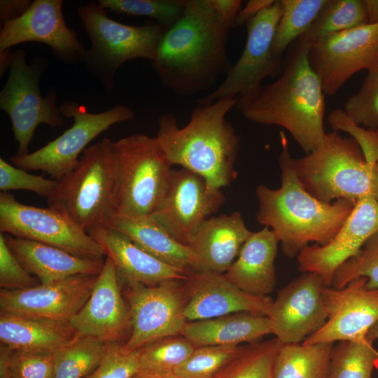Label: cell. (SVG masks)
I'll list each match as a JSON object with an SVG mask.
<instances>
[{
	"instance_id": "obj_1",
	"label": "cell",
	"mask_w": 378,
	"mask_h": 378,
	"mask_svg": "<svg viewBox=\"0 0 378 378\" xmlns=\"http://www.w3.org/2000/svg\"><path fill=\"white\" fill-rule=\"evenodd\" d=\"M230 27L211 0H186L184 13L167 28L152 62L160 82L180 96L211 88L230 69Z\"/></svg>"
},
{
	"instance_id": "obj_2",
	"label": "cell",
	"mask_w": 378,
	"mask_h": 378,
	"mask_svg": "<svg viewBox=\"0 0 378 378\" xmlns=\"http://www.w3.org/2000/svg\"><path fill=\"white\" fill-rule=\"evenodd\" d=\"M280 135L279 164L281 184L277 189L262 184L257 186L256 220L274 232L283 253L293 258L309 243L325 246L331 241L356 202L340 199L326 203L309 194L291 167V155L285 135L282 132Z\"/></svg>"
},
{
	"instance_id": "obj_3",
	"label": "cell",
	"mask_w": 378,
	"mask_h": 378,
	"mask_svg": "<svg viewBox=\"0 0 378 378\" xmlns=\"http://www.w3.org/2000/svg\"><path fill=\"white\" fill-rule=\"evenodd\" d=\"M309 50L297 41L279 78L237 99L236 104L252 122L286 129L305 154L316 150L326 135L325 94L309 63Z\"/></svg>"
},
{
	"instance_id": "obj_4",
	"label": "cell",
	"mask_w": 378,
	"mask_h": 378,
	"mask_svg": "<svg viewBox=\"0 0 378 378\" xmlns=\"http://www.w3.org/2000/svg\"><path fill=\"white\" fill-rule=\"evenodd\" d=\"M237 102L226 97L197 104L183 127L173 114L160 115L156 137L171 165L198 174L214 189L229 186L237 177L239 138L226 115Z\"/></svg>"
},
{
	"instance_id": "obj_5",
	"label": "cell",
	"mask_w": 378,
	"mask_h": 378,
	"mask_svg": "<svg viewBox=\"0 0 378 378\" xmlns=\"http://www.w3.org/2000/svg\"><path fill=\"white\" fill-rule=\"evenodd\" d=\"M290 162L304 188L326 203L345 199L356 202L370 195L378 202V162L365 160L351 137L326 133L320 146Z\"/></svg>"
},
{
	"instance_id": "obj_6",
	"label": "cell",
	"mask_w": 378,
	"mask_h": 378,
	"mask_svg": "<svg viewBox=\"0 0 378 378\" xmlns=\"http://www.w3.org/2000/svg\"><path fill=\"white\" fill-rule=\"evenodd\" d=\"M113 141L104 139L86 148L66 176L59 181L48 205L65 213L84 230L105 226L115 214L118 167Z\"/></svg>"
},
{
	"instance_id": "obj_7",
	"label": "cell",
	"mask_w": 378,
	"mask_h": 378,
	"mask_svg": "<svg viewBox=\"0 0 378 378\" xmlns=\"http://www.w3.org/2000/svg\"><path fill=\"white\" fill-rule=\"evenodd\" d=\"M77 13L91 43L83 62L108 92L113 91L114 76L124 63L139 58L154 60L167 29L158 22L138 26L118 22L95 3L78 7Z\"/></svg>"
},
{
	"instance_id": "obj_8",
	"label": "cell",
	"mask_w": 378,
	"mask_h": 378,
	"mask_svg": "<svg viewBox=\"0 0 378 378\" xmlns=\"http://www.w3.org/2000/svg\"><path fill=\"white\" fill-rule=\"evenodd\" d=\"M118 167L115 214L150 217L166 192L172 165L156 136L135 134L113 141Z\"/></svg>"
},
{
	"instance_id": "obj_9",
	"label": "cell",
	"mask_w": 378,
	"mask_h": 378,
	"mask_svg": "<svg viewBox=\"0 0 378 378\" xmlns=\"http://www.w3.org/2000/svg\"><path fill=\"white\" fill-rule=\"evenodd\" d=\"M62 115L74 119L73 125L39 149L25 155L10 157L13 165L26 170H40L50 178L60 181L77 164L79 155L97 136L113 125L132 120V109L118 104L101 113H92L76 102H66L59 107Z\"/></svg>"
},
{
	"instance_id": "obj_10",
	"label": "cell",
	"mask_w": 378,
	"mask_h": 378,
	"mask_svg": "<svg viewBox=\"0 0 378 378\" xmlns=\"http://www.w3.org/2000/svg\"><path fill=\"white\" fill-rule=\"evenodd\" d=\"M0 232L55 246L80 258L104 260L100 246L65 213L54 206L22 204L8 192L0 193Z\"/></svg>"
},
{
	"instance_id": "obj_11",
	"label": "cell",
	"mask_w": 378,
	"mask_h": 378,
	"mask_svg": "<svg viewBox=\"0 0 378 378\" xmlns=\"http://www.w3.org/2000/svg\"><path fill=\"white\" fill-rule=\"evenodd\" d=\"M41 73L40 68L27 63L22 49L13 52L9 76L0 92V108L11 120L19 155L29 153V146L40 124L59 127L64 123L56 105V92L52 90L45 97L41 94Z\"/></svg>"
},
{
	"instance_id": "obj_12",
	"label": "cell",
	"mask_w": 378,
	"mask_h": 378,
	"mask_svg": "<svg viewBox=\"0 0 378 378\" xmlns=\"http://www.w3.org/2000/svg\"><path fill=\"white\" fill-rule=\"evenodd\" d=\"M281 15V1L248 20L246 41L241 55L232 65L222 83L211 93L197 100V104H211L219 99L246 97L262 86L267 77L281 74L282 60L273 53L276 27Z\"/></svg>"
},
{
	"instance_id": "obj_13",
	"label": "cell",
	"mask_w": 378,
	"mask_h": 378,
	"mask_svg": "<svg viewBox=\"0 0 378 378\" xmlns=\"http://www.w3.org/2000/svg\"><path fill=\"white\" fill-rule=\"evenodd\" d=\"M183 281L155 286L127 284L131 334L121 350L131 353L158 340L180 335L187 320Z\"/></svg>"
},
{
	"instance_id": "obj_14",
	"label": "cell",
	"mask_w": 378,
	"mask_h": 378,
	"mask_svg": "<svg viewBox=\"0 0 378 378\" xmlns=\"http://www.w3.org/2000/svg\"><path fill=\"white\" fill-rule=\"evenodd\" d=\"M225 201L221 190L209 187L202 176L185 168L172 169L164 196L150 217L188 246L200 226Z\"/></svg>"
},
{
	"instance_id": "obj_15",
	"label": "cell",
	"mask_w": 378,
	"mask_h": 378,
	"mask_svg": "<svg viewBox=\"0 0 378 378\" xmlns=\"http://www.w3.org/2000/svg\"><path fill=\"white\" fill-rule=\"evenodd\" d=\"M308 57L324 94L332 95L356 73L378 64V23L326 36L309 48Z\"/></svg>"
},
{
	"instance_id": "obj_16",
	"label": "cell",
	"mask_w": 378,
	"mask_h": 378,
	"mask_svg": "<svg viewBox=\"0 0 378 378\" xmlns=\"http://www.w3.org/2000/svg\"><path fill=\"white\" fill-rule=\"evenodd\" d=\"M62 0H34L19 18L4 22L0 30V52L27 42L42 43L64 62H83L86 50L66 25Z\"/></svg>"
},
{
	"instance_id": "obj_17",
	"label": "cell",
	"mask_w": 378,
	"mask_h": 378,
	"mask_svg": "<svg viewBox=\"0 0 378 378\" xmlns=\"http://www.w3.org/2000/svg\"><path fill=\"white\" fill-rule=\"evenodd\" d=\"M367 279L356 278L344 287L325 286L323 300L327 321L303 344L335 342L365 337L378 321V288H368Z\"/></svg>"
},
{
	"instance_id": "obj_18",
	"label": "cell",
	"mask_w": 378,
	"mask_h": 378,
	"mask_svg": "<svg viewBox=\"0 0 378 378\" xmlns=\"http://www.w3.org/2000/svg\"><path fill=\"white\" fill-rule=\"evenodd\" d=\"M323 279L302 272L281 288L273 300L268 317L272 334L282 344H298L319 330L327 321Z\"/></svg>"
},
{
	"instance_id": "obj_19",
	"label": "cell",
	"mask_w": 378,
	"mask_h": 378,
	"mask_svg": "<svg viewBox=\"0 0 378 378\" xmlns=\"http://www.w3.org/2000/svg\"><path fill=\"white\" fill-rule=\"evenodd\" d=\"M377 230L378 202L372 196L362 197L331 241L325 246L309 245L300 252L298 270L314 273L323 279L326 286H331L337 269L356 255Z\"/></svg>"
},
{
	"instance_id": "obj_20",
	"label": "cell",
	"mask_w": 378,
	"mask_h": 378,
	"mask_svg": "<svg viewBox=\"0 0 378 378\" xmlns=\"http://www.w3.org/2000/svg\"><path fill=\"white\" fill-rule=\"evenodd\" d=\"M97 276L77 274L23 290L1 289V313L69 322L88 300Z\"/></svg>"
},
{
	"instance_id": "obj_21",
	"label": "cell",
	"mask_w": 378,
	"mask_h": 378,
	"mask_svg": "<svg viewBox=\"0 0 378 378\" xmlns=\"http://www.w3.org/2000/svg\"><path fill=\"white\" fill-rule=\"evenodd\" d=\"M184 282V315L190 321L238 312L267 316L274 300L270 296L255 295L241 290L223 274L195 272Z\"/></svg>"
},
{
	"instance_id": "obj_22",
	"label": "cell",
	"mask_w": 378,
	"mask_h": 378,
	"mask_svg": "<svg viewBox=\"0 0 378 378\" xmlns=\"http://www.w3.org/2000/svg\"><path fill=\"white\" fill-rule=\"evenodd\" d=\"M119 279L113 262L106 257L90 296L68 322L76 335L120 343L130 326V315L121 295Z\"/></svg>"
},
{
	"instance_id": "obj_23",
	"label": "cell",
	"mask_w": 378,
	"mask_h": 378,
	"mask_svg": "<svg viewBox=\"0 0 378 378\" xmlns=\"http://www.w3.org/2000/svg\"><path fill=\"white\" fill-rule=\"evenodd\" d=\"M114 263L119 278L127 284L155 286L171 281H186L190 273L166 264L114 229L95 226L86 230Z\"/></svg>"
},
{
	"instance_id": "obj_24",
	"label": "cell",
	"mask_w": 378,
	"mask_h": 378,
	"mask_svg": "<svg viewBox=\"0 0 378 378\" xmlns=\"http://www.w3.org/2000/svg\"><path fill=\"white\" fill-rule=\"evenodd\" d=\"M252 233L241 214L232 212L207 218L193 234L188 246L202 271L224 274Z\"/></svg>"
},
{
	"instance_id": "obj_25",
	"label": "cell",
	"mask_w": 378,
	"mask_h": 378,
	"mask_svg": "<svg viewBox=\"0 0 378 378\" xmlns=\"http://www.w3.org/2000/svg\"><path fill=\"white\" fill-rule=\"evenodd\" d=\"M2 234L21 265L36 277L41 284H49L77 274L99 275L105 261L80 258L55 246Z\"/></svg>"
},
{
	"instance_id": "obj_26",
	"label": "cell",
	"mask_w": 378,
	"mask_h": 378,
	"mask_svg": "<svg viewBox=\"0 0 378 378\" xmlns=\"http://www.w3.org/2000/svg\"><path fill=\"white\" fill-rule=\"evenodd\" d=\"M279 243L274 232L267 227L253 232L224 276L248 293L268 296L276 284L274 261Z\"/></svg>"
},
{
	"instance_id": "obj_27",
	"label": "cell",
	"mask_w": 378,
	"mask_h": 378,
	"mask_svg": "<svg viewBox=\"0 0 378 378\" xmlns=\"http://www.w3.org/2000/svg\"><path fill=\"white\" fill-rule=\"evenodd\" d=\"M104 227L122 232L139 247L166 264L189 273L202 271L188 246L173 238L150 217L115 214Z\"/></svg>"
},
{
	"instance_id": "obj_28",
	"label": "cell",
	"mask_w": 378,
	"mask_h": 378,
	"mask_svg": "<svg viewBox=\"0 0 378 378\" xmlns=\"http://www.w3.org/2000/svg\"><path fill=\"white\" fill-rule=\"evenodd\" d=\"M271 333L272 323L268 316L238 312L186 322L180 335L199 347L250 344Z\"/></svg>"
},
{
	"instance_id": "obj_29",
	"label": "cell",
	"mask_w": 378,
	"mask_h": 378,
	"mask_svg": "<svg viewBox=\"0 0 378 378\" xmlns=\"http://www.w3.org/2000/svg\"><path fill=\"white\" fill-rule=\"evenodd\" d=\"M76 335L68 322L1 313V345L11 349L48 350L69 342Z\"/></svg>"
},
{
	"instance_id": "obj_30",
	"label": "cell",
	"mask_w": 378,
	"mask_h": 378,
	"mask_svg": "<svg viewBox=\"0 0 378 378\" xmlns=\"http://www.w3.org/2000/svg\"><path fill=\"white\" fill-rule=\"evenodd\" d=\"M334 342L282 344L276 358L274 378H329Z\"/></svg>"
},
{
	"instance_id": "obj_31",
	"label": "cell",
	"mask_w": 378,
	"mask_h": 378,
	"mask_svg": "<svg viewBox=\"0 0 378 378\" xmlns=\"http://www.w3.org/2000/svg\"><path fill=\"white\" fill-rule=\"evenodd\" d=\"M368 23L364 1L327 0L314 21L297 41L310 48L326 36Z\"/></svg>"
},
{
	"instance_id": "obj_32",
	"label": "cell",
	"mask_w": 378,
	"mask_h": 378,
	"mask_svg": "<svg viewBox=\"0 0 378 378\" xmlns=\"http://www.w3.org/2000/svg\"><path fill=\"white\" fill-rule=\"evenodd\" d=\"M107 343L93 337L76 335L52 351L53 378H84L99 365Z\"/></svg>"
},
{
	"instance_id": "obj_33",
	"label": "cell",
	"mask_w": 378,
	"mask_h": 378,
	"mask_svg": "<svg viewBox=\"0 0 378 378\" xmlns=\"http://www.w3.org/2000/svg\"><path fill=\"white\" fill-rule=\"evenodd\" d=\"M282 343L276 338L242 346L239 353L211 378H274Z\"/></svg>"
},
{
	"instance_id": "obj_34",
	"label": "cell",
	"mask_w": 378,
	"mask_h": 378,
	"mask_svg": "<svg viewBox=\"0 0 378 378\" xmlns=\"http://www.w3.org/2000/svg\"><path fill=\"white\" fill-rule=\"evenodd\" d=\"M281 15L273 43V53L279 58L314 21L327 0H280Z\"/></svg>"
},
{
	"instance_id": "obj_35",
	"label": "cell",
	"mask_w": 378,
	"mask_h": 378,
	"mask_svg": "<svg viewBox=\"0 0 378 378\" xmlns=\"http://www.w3.org/2000/svg\"><path fill=\"white\" fill-rule=\"evenodd\" d=\"M374 368H378V351L366 337L334 345L329 378H372Z\"/></svg>"
},
{
	"instance_id": "obj_36",
	"label": "cell",
	"mask_w": 378,
	"mask_h": 378,
	"mask_svg": "<svg viewBox=\"0 0 378 378\" xmlns=\"http://www.w3.org/2000/svg\"><path fill=\"white\" fill-rule=\"evenodd\" d=\"M0 372L9 378H53L52 351L0 347Z\"/></svg>"
},
{
	"instance_id": "obj_37",
	"label": "cell",
	"mask_w": 378,
	"mask_h": 378,
	"mask_svg": "<svg viewBox=\"0 0 378 378\" xmlns=\"http://www.w3.org/2000/svg\"><path fill=\"white\" fill-rule=\"evenodd\" d=\"M195 346L185 337L162 338L139 349L140 370L174 372L184 363Z\"/></svg>"
},
{
	"instance_id": "obj_38",
	"label": "cell",
	"mask_w": 378,
	"mask_h": 378,
	"mask_svg": "<svg viewBox=\"0 0 378 378\" xmlns=\"http://www.w3.org/2000/svg\"><path fill=\"white\" fill-rule=\"evenodd\" d=\"M97 4L118 14L153 18L169 28L183 15L186 0H99Z\"/></svg>"
},
{
	"instance_id": "obj_39",
	"label": "cell",
	"mask_w": 378,
	"mask_h": 378,
	"mask_svg": "<svg viewBox=\"0 0 378 378\" xmlns=\"http://www.w3.org/2000/svg\"><path fill=\"white\" fill-rule=\"evenodd\" d=\"M359 277L367 279L368 288H378V230L367 239L356 255L337 269L331 286L341 288Z\"/></svg>"
},
{
	"instance_id": "obj_40",
	"label": "cell",
	"mask_w": 378,
	"mask_h": 378,
	"mask_svg": "<svg viewBox=\"0 0 378 378\" xmlns=\"http://www.w3.org/2000/svg\"><path fill=\"white\" fill-rule=\"evenodd\" d=\"M242 346H203L195 347L188 359L174 372L180 378H211L232 360Z\"/></svg>"
},
{
	"instance_id": "obj_41",
	"label": "cell",
	"mask_w": 378,
	"mask_h": 378,
	"mask_svg": "<svg viewBox=\"0 0 378 378\" xmlns=\"http://www.w3.org/2000/svg\"><path fill=\"white\" fill-rule=\"evenodd\" d=\"M344 110L356 124L378 130V64L368 70L359 90L346 101Z\"/></svg>"
},
{
	"instance_id": "obj_42",
	"label": "cell",
	"mask_w": 378,
	"mask_h": 378,
	"mask_svg": "<svg viewBox=\"0 0 378 378\" xmlns=\"http://www.w3.org/2000/svg\"><path fill=\"white\" fill-rule=\"evenodd\" d=\"M58 186L59 181L31 174L0 158V190L2 192L29 190L48 200L55 193Z\"/></svg>"
},
{
	"instance_id": "obj_43",
	"label": "cell",
	"mask_w": 378,
	"mask_h": 378,
	"mask_svg": "<svg viewBox=\"0 0 378 378\" xmlns=\"http://www.w3.org/2000/svg\"><path fill=\"white\" fill-rule=\"evenodd\" d=\"M139 370L138 351L125 353L120 343L110 342L99 365L84 378H132Z\"/></svg>"
},
{
	"instance_id": "obj_44",
	"label": "cell",
	"mask_w": 378,
	"mask_h": 378,
	"mask_svg": "<svg viewBox=\"0 0 378 378\" xmlns=\"http://www.w3.org/2000/svg\"><path fill=\"white\" fill-rule=\"evenodd\" d=\"M328 123L333 131L348 133L360 146L367 162H378V130L356 124L342 108H335L330 112Z\"/></svg>"
},
{
	"instance_id": "obj_45",
	"label": "cell",
	"mask_w": 378,
	"mask_h": 378,
	"mask_svg": "<svg viewBox=\"0 0 378 378\" xmlns=\"http://www.w3.org/2000/svg\"><path fill=\"white\" fill-rule=\"evenodd\" d=\"M41 284L28 273L8 248L0 233V286L1 289L23 290Z\"/></svg>"
},
{
	"instance_id": "obj_46",
	"label": "cell",
	"mask_w": 378,
	"mask_h": 378,
	"mask_svg": "<svg viewBox=\"0 0 378 378\" xmlns=\"http://www.w3.org/2000/svg\"><path fill=\"white\" fill-rule=\"evenodd\" d=\"M211 3L230 29L236 26V19L241 8L240 0H211Z\"/></svg>"
},
{
	"instance_id": "obj_47",
	"label": "cell",
	"mask_w": 378,
	"mask_h": 378,
	"mask_svg": "<svg viewBox=\"0 0 378 378\" xmlns=\"http://www.w3.org/2000/svg\"><path fill=\"white\" fill-rule=\"evenodd\" d=\"M29 0H1L0 21L4 22L21 16L31 6Z\"/></svg>"
},
{
	"instance_id": "obj_48",
	"label": "cell",
	"mask_w": 378,
	"mask_h": 378,
	"mask_svg": "<svg viewBox=\"0 0 378 378\" xmlns=\"http://www.w3.org/2000/svg\"><path fill=\"white\" fill-rule=\"evenodd\" d=\"M275 0H250L241 8L236 19V26L246 23L264 9L271 6Z\"/></svg>"
},
{
	"instance_id": "obj_49",
	"label": "cell",
	"mask_w": 378,
	"mask_h": 378,
	"mask_svg": "<svg viewBox=\"0 0 378 378\" xmlns=\"http://www.w3.org/2000/svg\"><path fill=\"white\" fill-rule=\"evenodd\" d=\"M132 378H180L174 372L140 370Z\"/></svg>"
},
{
	"instance_id": "obj_50",
	"label": "cell",
	"mask_w": 378,
	"mask_h": 378,
	"mask_svg": "<svg viewBox=\"0 0 378 378\" xmlns=\"http://www.w3.org/2000/svg\"><path fill=\"white\" fill-rule=\"evenodd\" d=\"M368 22L378 23V0H365Z\"/></svg>"
},
{
	"instance_id": "obj_51",
	"label": "cell",
	"mask_w": 378,
	"mask_h": 378,
	"mask_svg": "<svg viewBox=\"0 0 378 378\" xmlns=\"http://www.w3.org/2000/svg\"><path fill=\"white\" fill-rule=\"evenodd\" d=\"M13 52L10 49L0 52V76H2L6 69L10 67L12 59Z\"/></svg>"
},
{
	"instance_id": "obj_52",
	"label": "cell",
	"mask_w": 378,
	"mask_h": 378,
	"mask_svg": "<svg viewBox=\"0 0 378 378\" xmlns=\"http://www.w3.org/2000/svg\"><path fill=\"white\" fill-rule=\"evenodd\" d=\"M365 337L372 342L378 340V321L368 330Z\"/></svg>"
},
{
	"instance_id": "obj_53",
	"label": "cell",
	"mask_w": 378,
	"mask_h": 378,
	"mask_svg": "<svg viewBox=\"0 0 378 378\" xmlns=\"http://www.w3.org/2000/svg\"><path fill=\"white\" fill-rule=\"evenodd\" d=\"M0 378H9L6 374L0 372Z\"/></svg>"
}]
</instances>
